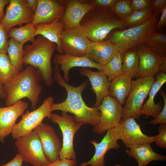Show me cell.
Returning a JSON list of instances; mask_svg holds the SVG:
<instances>
[{
  "label": "cell",
  "mask_w": 166,
  "mask_h": 166,
  "mask_svg": "<svg viewBox=\"0 0 166 166\" xmlns=\"http://www.w3.org/2000/svg\"><path fill=\"white\" fill-rule=\"evenodd\" d=\"M118 52L115 45L108 40L91 41L86 55L93 61L103 65Z\"/></svg>",
  "instance_id": "cell-22"
},
{
  "label": "cell",
  "mask_w": 166,
  "mask_h": 166,
  "mask_svg": "<svg viewBox=\"0 0 166 166\" xmlns=\"http://www.w3.org/2000/svg\"><path fill=\"white\" fill-rule=\"evenodd\" d=\"M122 54L117 52L108 63L102 65V71L111 81L115 78L123 74Z\"/></svg>",
  "instance_id": "cell-32"
},
{
  "label": "cell",
  "mask_w": 166,
  "mask_h": 166,
  "mask_svg": "<svg viewBox=\"0 0 166 166\" xmlns=\"http://www.w3.org/2000/svg\"><path fill=\"white\" fill-rule=\"evenodd\" d=\"M161 93L164 100V106L156 117L148 122L149 123L153 125L166 124V94L163 90H161Z\"/></svg>",
  "instance_id": "cell-35"
},
{
  "label": "cell",
  "mask_w": 166,
  "mask_h": 166,
  "mask_svg": "<svg viewBox=\"0 0 166 166\" xmlns=\"http://www.w3.org/2000/svg\"><path fill=\"white\" fill-rule=\"evenodd\" d=\"M77 163L76 160L66 158L59 160L42 166H76Z\"/></svg>",
  "instance_id": "cell-40"
},
{
  "label": "cell",
  "mask_w": 166,
  "mask_h": 166,
  "mask_svg": "<svg viewBox=\"0 0 166 166\" xmlns=\"http://www.w3.org/2000/svg\"><path fill=\"white\" fill-rule=\"evenodd\" d=\"M115 166H121L120 165L117 164V165H116Z\"/></svg>",
  "instance_id": "cell-47"
},
{
  "label": "cell",
  "mask_w": 166,
  "mask_h": 166,
  "mask_svg": "<svg viewBox=\"0 0 166 166\" xmlns=\"http://www.w3.org/2000/svg\"><path fill=\"white\" fill-rule=\"evenodd\" d=\"M115 128L118 140H121L129 148L134 146L151 144L155 141L156 138V136H150L144 134L133 117L121 119Z\"/></svg>",
  "instance_id": "cell-10"
},
{
  "label": "cell",
  "mask_w": 166,
  "mask_h": 166,
  "mask_svg": "<svg viewBox=\"0 0 166 166\" xmlns=\"http://www.w3.org/2000/svg\"><path fill=\"white\" fill-rule=\"evenodd\" d=\"M10 0H0V22L5 15L4 9L5 6L9 3Z\"/></svg>",
  "instance_id": "cell-44"
},
{
  "label": "cell",
  "mask_w": 166,
  "mask_h": 166,
  "mask_svg": "<svg viewBox=\"0 0 166 166\" xmlns=\"http://www.w3.org/2000/svg\"><path fill=\"white\" fill-rule=\"evenodd\" d=\"M23 45L13 39L10 38L8 40V56L12 64L19 72L23 69Z\"/></svg>",
  "instance_id": "cell-29"
},
{
  "label": "cell",
  "mask_w": 166,
  "mask_h": 166,
  "mask_svg": "<svg viewBox=\"0 0 166 166\" xmlns=\"http://www.w3.org/2000/svg\"><path fill=\"white\" fill-rule=\"evenodd\" d=\"M6 95L4 92L3 86L0 84V99H5Z\"/></svg>",
  "instance_id": "cell-46"
},
{
  "label": "cell",
  "mask_w": 166,
  "mask_h": 166,
  "mask_svg": "<svg viewBox=\"0 0 166 166\" xmlns=\"http://www.w3.org/2000/svg\"><path fill=\"white\" fill-rule=\"evenodd\" d=\"M106 132L100 142L98 143L96 140L90 141L94 147L95 153L89 161L81 163L80 166H105V156L107 152L111 149H117L120 148L117 142L115 128Z\"/></svg>",
  "instance_id": "cell-19"
},
{
  "label": "cell",
  "mask_w": 166,
  "mask_h": 166,
  "mask_svg": "<svg viewBox=\"0 0 166 166\" xmlns=\"http://www.w3.org/2000/svg\"><path fill=\"white\" fill-rule=\"evenodd\" d=\"M20 72L11 63L6 53L0 54V84L6 85Z\"/></svg>",
  "instance_id": "cell-30"
},
{
  "label": "cell",
  "mask_w": 166,
  "mask_h": 166,
  "mask_svg": "<svg viewBox=\"0 0 166 166\" xmlns=\"http://www.w3.org/2000/svg\"><path fill=\"white\" fill-rule=\"evenodd\" d=\"M57 45L42 36L38 35L31 44L24 48L23 65H30L37 71L40 79L49 87L53 83L51 60Z\"/></svg>",
  "instance_id": "cell-4"
},
{
  "label": "cell",
  "mask_w": 166,
  "mask_h": 166,
  "mask_svg": "<svg viewBox=\"0 0 166 166\" xmlns=\"http://www.w3.org/2000/svg\"><path fill=\"white\" fill-rule=\"evenodd\" d=\"M155 76V80L148 93V98L143 105L141 112V115H145V117L152 116L154 118L156 117L161 110V101L156 104L154 100L156 94L166 81V73L160 72Z\"/></svg>",
  "instance_id": "cell-23"
},
{
  "label": "cell",
  "mask_w": 166,
  "mask_h": 166,
  "mask_svg": "<svg viewBox=\"0 0 166 166\" xmlns=\"http://www.w3.org/2000/svg\"><path fill=\"white\" fill-rule=\"evenodd\" d=\"M166 7V0H152L151 9L154 12L161 14Z\"/></svg>",
  "instance_id": "cell-41"
},
{
  "label": "cell",
  "mask_w": 166,
  "mask_h": 166,
  "mask_svg": "<svg viewBox=\"0 0 166 166\" xmlns=\"http://www.w3.org/2000/svg\"><path fill=\"white\" fill-rule=\"evenodd\" d=\"M154 12L151 8L134 11L124 20L126 27L130 28L143 24L150 18Z\"/></svg>",
  "instance_id": "cell-33"
},
{
  "label": "cell",
  "mask_w": 166,
  "mask_h": 166,
  "mask_svg": "<svg viewBox=\"0 0 166 166\" xmlns=\"http://www.w3.org/2000/svg\"><path fill=\"white\" fill-rule=\"evenodd\" d=\"M129 2L132 9L135 11L150 8L152 0H129Z\"/></svg>",
  "instance_id": "cell-37"
},
{
  "label": "cell",
  "mask_w": 166,
  "mask_h": 166,
  "mask_svg": "<svg viewBox=\"0 0 166 166\" xmlns=\"http://www.w3.org/2000/svg\"><path fill=\"white\" fill-rule=\"evenodd\" d=\"M144 44L153 51L162 56L166 55V35L155 30L147 38Z\"/></svg>",
  "instance_id": "cell-31"
},
{
  "label": "cell",
  "mask_w": 166,
  "mask_h": 166,
  "mask_svg": "<svg viewBox=\"0 0 166 166\" xmlns=\"http://www.w3.org/2000/svg\"><path fill=\"white\" fill-rule=\"evenodd\" d=\"M53 62L55 65L59 66V69L63 73V79L68 83L69 79V71L73 67H90L96 68L99 71L102 70V65L92 60L86 55L78 57L57 53L54 57Z\"/></svg>",
  "instance_id": "cell-20"
},
{
  "label": "cell",
  "mask_w": 166,
  "mask_h": 166,
  "mask_svg": "<svg viewBox=\"0 0 166 166\" xmlns=\"http://www.w3.org/2000/svg\"><path fill=\"white\" fill-rule=\"evenodd\" d=\"M127 151L128 156L133 158L141 166H146L151 161H165V156L158 154L152 149L150 144L134 146Z\"/></svg>",
  "instance_id": "cell-24"
},
{
  "label": "cell",
  "mask_w": 166,
  "mask_h": 166,
  "mask_svg": "<svg viewBox=\"0 0 166 166\" xmlns=\"http://www.w3.org/2000/svg\"><path fill=\"white\" fill-rule=\"evenodd\" d=\"M160 14L154 12L150 18L140 25L114 31L108 41L114 43L121 53L137 48L144 44L149 36L155 30Z\"/></svg>",
  "instance_id": "cell-5"
},
{
  "label": "cell",
  "mask_w": 166,
  "mask_h": 166,
  "mask_svg": "<svg viewBox=\"0 0 166 166\" xmlns=\"http://www.w3.org/2000/svg\"><path fill=\"white\" fill-rule=\"evenodd\" d=\"M58 124L62 135V144L59 153V159L76 160L77 156L73 146V139L81 126L76 122L73 116L68 113H62L61 115L52 113L50 119Z\"/></svg>",
  "instance_id": "cell-8"
},
{
  "label": "cell",
  "mask_w": 166,
  "mask_h": 166,
  "mask_svg": "<svg viewBox=\"0 0 166 166\" xmlns=\"http://www.w3.org/2000/svg\"><path fill=\"white\" fill-rule=\"evenodd\" d=\"M1 24L8 32L15 26L31 23L34 13L26 0H10Z\"/></svg>",
  "instance_id": "cell-12"
},
{
  "label": "cell",
  "mask_w": 166,
  "mask_h": 166,
  "mask_svg": "<svg viewBox=\"0 0 166 166\" xmlns=\"http://www.w3.org/2000/svg\"><path fill=\"white\" fill-rule=\"evenodd\" d=\"M155 76L142 77L132 81L130 91L122 107L121 119L138 118L141 115L143 103L155 80Z\"/></svg>",
  "instance_id": "cell-6"
},
{
  "label": "cell",
  "mask_w": 166,
  "mask_h": 166,
  "mask_svg": "<svg viewBox=\"0 0 166 166\" xmlns=\"http://www.w3.org/2000/svg\"><path fill=\"white\" fill-rule=\"evenodd\" d=\"M60 19H56L48 24H41L35 26V36L41 35L56 44V49L59 53L63 54L60 42L62 33L64 30L63 24Z\"/></svg>",
  "instance_id": "cell-25"
},
{
  "label": "cell",
  "mask_w": 166,
  "mask_h": 166,
  "mask_svg": "<svg viewBox=\"0 0 166 166\" xmlns=\"http://www.w3.org/2000/svg\"><path fill=\"white\" fill-rule=\"evenodd\" d=\"M136 49L139 66L136 77L155 76L160 72V66L166 60V55L162 56L153 51L144 44Z\"/></svg>",
  "instance_id": "cell-15"
},
{
  "label": "cell",
  "mask_w": 166,
  "mask_h": 166,
  "mask_svg": "<svg viewBox=\"0 0 166 166\" xmlns=\"http://www.w3.org/2000/svg\"><path fill=\"white\" fill-rule=\"evenodd\" d=\"M155 27V30L160 32L162 30L166 25V7L161 14Z\"/></svg>",
  "instance_id": "cell-42"
},
{
  "label": "cell",
  "mask_w": 166,
  "mask_h": 166,
  "mask_svg": "<svg viewBox=\"0 0 166 166\" xmlns=\"http://www.w3.org/2000/svg\"><path fill=\"white\" fill-rule=\"evenodd\" d=\"M36 30L35 26L31 23H28L23 26L11 29L8 32V37L24 45L27 42L32 43L34 41Z\"/></svg>",
  "instance_id": "cell-28"
},
{
  "label": "cell",
  "mask_w": 166,
  "mask_h": 166,
  "mask_svg": "<svg viewBox=\"0 0 166 166\" xmlns=\"http://www.w3.org/2000/svg\"><path fill=\"white\" fill-rule=\"evenodd\" d=\"M64 2L55 0H38L32 24L35 26L39 24L49 23L56 19H60L65 9Z\"/></svg>",
  "instance_id": "cell-16"
},
{
  "label": "cell",
  "mask_w": 166,
  "mask_h": 166,
  "mask_svg": "<svg viewBox=\"0 0 166 166\" xmlns=\"http://www.w3.org/2000/svg\"><path fill=\"white\" fill-rule=\"evenodd\" d=\"M34 130L39 138L47 160L52 163L59 160L62 145L52 126L42 123Z\"/></svg>",
  "instance_id": "cell-14"
},
{
  "label": "cell",
  "mask_w": 166,
  "mask_h": 166,
  "mask_svg": "<svg viewBox=\"0 0 166 166\" xmlns=\"http://www.w3.org/2000/svg\"><path fill=\"white\" fill-rule=\"evenodd\" d=\"M98 108L101 116L98 123L93 126V131L101 134L119 123L121 120L122 107L116 98L108 95L104 98Z\"/></svg>",
  "instance_id": "cell-11"
},
{
  "label": "cell",
  "mask_w": 166,
  "mask_h": 166,
  "mask_svg": "<svg viewBox=\"0 0 166 166\" xmlns=\"http://www.w3.org/2000/svg\"><path fill=\"white\" fill-rule=\"evenodd\" d=\"M132 81L130 77L124 74L115 78L110 81L108 95L116 98L122 106L130 91Z\"/></svg>",
  "instance_id": "cell-26"
},
{
  "label": "cell",
  "mask_w": 166,
  "mask_h": 166,
  "mask_svg": "<svg viewBox=\"0 0 166 166\" xmlns=\"http://www.w3.org/2000/svg\"><path fill=\"white\" fill-rule=\"evenodd\" d=\"M126 27L124 20L111 8L95 7L83 17L79 28L91 41L97 42L104 41L114 29Z\"/></svg>",
  "instance_id": "cell-3"
},
{
  "label": "cell",
  "mask_w": 166,
  "mask_h": 166,
  "mask_svg": "<svg viewBox=\"0 0 166 166\" xmlns=\"http://www.w3.org/2000/svg\"><path fill=\"white\" fill-rule=\"evenodd\" d=\"M15 144L24 161L34 166H42L49 163L44 154L39 138L34 130L16 139Z\"/></svg>",
  "instance_id": "cell-9"
},
{
  "label": "cell",
  "mask_w": 166,
  "mask_h": 166,
  "mask_svg": "<svg viewBox=\"0 0 166 166\" xmlns=\"http://www.w3.org/2000/svg\"><path fill=\"white\" fill-rule=\"evenodd\" d=\"M1 108V107L0 106V109Z\"/></svg>",
  "instance_id": "cell-49"
},
{
  "label": "cell",
  "mask_w": 166,
  "mask_h": 166,
  "mask_svg": "<svg viewBox=\"0 0 166 166\" xmlns=\"http://www.w3.org/2000/svg\"><path fill=\"white\" fill-rule=\"evenodd\" d=\"M112 9L117 16L124 20L134 11L129 0H117Z\"/></svg>",
  "instance_id": "cell-34"
},
{
  "label": "cell",
  "mask_w": 166,
  "mask_h": 166,
  "mask_svg": "<svg viewBox=\"0 0 166 166\" xmlns=\"http://www.w3.org/2000/svg\"><path fill=\"white\" fill-rule=\"evenodd\" d=\"M40 80L36 69L31 65H27L3 86L7 106L12 105L26 98L30 101L33 109H35L43 89Z\"/></svg>",
  "instance_id": "cell-2"
},
{
  "label": "cell",
  "mask_w": 166,
  "mask_h": 166,
  "mask_svg": "<svg viewBox=\"0 0 166 166\" xmlns=\"http://www.w3.org/2000/svg\"><path fill=\"white\" fill-rule=\"evenodd\" d=\"M64 13L59 20L64 30L79 28L80 22L85 15L95 7L84 1L69 0L66 1Z\"/></svg>",
  "instance_id": "cell-18"
},
{
  "label": "cell",
  "mask_w": 166,
  "mask_h": 166,
  "mask_svg": "<svg viewBox=\"0 0 166 166\" xmlns=\"http://www.w3.org/2000/svg\"><path fill=\"white\" fill-rule=\"evenodd\" d=\"M138 166H141L140 165H138Z\"/></svg>",
  "instance_id": "cell-48"
},
{
  "label": "cell",
  "mask_w": 166,
  "mask_h": 166,
  "mask_svg": "<svg viewBox=\"0 0 166 166\" xmlns=\"http://www.w3.org/2000/svg\"><path fill=\"white\" fill-rule=\"evenodd\" d=\"M59 66L55 65L53 79L58 85L64 88L67 97L63 102L52 104V112L60 110L62 113H70L75 121L81 126L85 124L94 126L98 122L101 113L98 108L88 106L84 101L82 93L87 88L88 80H86L77 87H74L66 82L61 75Z\"/></svg>",
  "instance_id": "cell-1"
},
{
  "label": "cell",
  "mask_w": 166,
  "mask_h": 166,
  "mask_svg": "<svg viewBox=\"0 0 166 166\" xmlns=\"http://www.w3.org/2000/svg\"><path fill=\"white\" fill-rule=\"evenodd\" d=\"M117 0H92L85 1L95 7H109L112 9Z\"/></svg>",
  "instance_id": "cell-39"
},
{
  "label": "cell",
  "mask_w": 166,
  "mask_h": 166,
  "mask_svg": "<svg viewBox=\"0 0 166 166\" xmlns=\"http://www.w3.org/2000/svg\"><path fill=\"white\" fill-rule=\"evenodd\" d=\"M23 161L22 156L18 153L11 160L1 166H22Z\"/></svg>",
  "instance_id": "cell-43"
},
{
  "label": "cell",
  "mask_w": 166,
  "mask_h": 166,
  "mask_svg": "<svg viewBox=\"0 0 166 166\" xmlns=\"http://www.w3.org/2000/svg\"><path fill=\"white\" fill-rule=\"evenodd\" d=\"M122 71L132 79L136 77L139 66V58L136 49L127 51L122 54Z\"/></svg>",
  "instance_id": "cell-27"
},
{
  "label": "cell",
  "mask_w": 166,
  "mask_h": 166,
  "mask_svg": "<svg viewBox=\"0 0 166 166\" xmlns=\"http://www.w3.org/2000/svg\"><path fill=\"white\" fill-rule=\"evenodd\" d=\"M26 102L20 100L14 105L1 108L0 109V141L11 133L17 119L24 114L29 106Z\"/></svg>",
  "instance_id": "cell-17"
},
{
  "label": "cell",
  "mask_w": 166,
  "mask_h": 166,
  "mask_svg": "<svg viewBox=\"0 0 166 166\" xmlns=\"http://www.w3.org/2000/svg\"></svg>",
  "instance_id": "cell-50"
},
{
  "label": "cell",
  "mask_w": 166,
  "mask_h": 166,
  "mask_svg": "<svg viewBox=\"0 0 166 166\" xmlns=\"http://www.w3.org/2000/svg\"><path fill=\"white\" fill-rule=\"evenodd\" d=\"M91 42L80 28L77 27L64 30L60 38L63 53L78 57L86 55Z\"/></svg>",
  "instance_id": "cell-13"
},
{
  "label": "cell",
  "mask_w": 166,
  "mask_h": 166,
  "mask_svg": "<svg viewBox=\"0 0 166 166\" xmlns=\"http://www.w3.org/2000/svg\"><path fill=\"white\" fill-rule=\"evenodd\" d=\"M53 100V97H48L38 108L31 112L27 110L24 113L21 120L13 128L11 133L13 139H16L33 131L42 123L45 117L50 119L52 114L51 107Z\"/></svg>",
  "instance_id": "cell-7"
},
{
  "label": "cell",
  "mask_w": 166,
  "mask_h": 166,
  "mask_svg": "<svg viewBox=\"0 0 166 166\" xmlns=\"http://www.w3.org/2000/svg\"><path fill=\"white\" fill-rule=\"evenodd\" d=\"M26 1L28 6L34 13L37 7L38 0H27Z\"/></svg>",
  "instance_id": "cell-45"
},
{
  "label": "cell",
  "mask_w": 166,
  "mask_h": 166,
  "mask_svg": "<svg viewBox=\"0 0 166 166\" xmlns=\"http://www.w3.org/2000/svg\"><path fill=\"white\" fill-rule=\"evenodd\" d=\"M79 73L87 77L90 81L92 90L96 95L94 107L98 108L104 98L108 95L110 81L102 71L94 72L87 68H82L80 69Z\"/></svg>",
  "instance_id": "cell-21"
},
{
  "label": "cell",
  "mask_w": 166,
  "mask_h": 166,
  "mask_svg": "<svg viewBox=\"0 0 166 166\" xmlns=\"http://www.w3.org/2000/svg\"><path fill=\"white\" fill-rule=\"evenodd\" d=\"M158 134L155 141L156 146L160 148H166V124H160L158 128Z\"/></svg>",
  "instance_id": "cell-36"
},
{
  "label": "cell",
  "mask_w": 166,
  "mask_h": 166,
  "mask_svg": "<svg viewBox=\"0 0 166 166\" xmlns=\"http://www.w3.org/2000/svg\"><path fill=\"white\" fill-rule=\"evenodd\" d=\"M8 37V32L0 23V54L7 53Z\"/></svg>",
  "instance_id": "cell-38"
}]
</instances>
